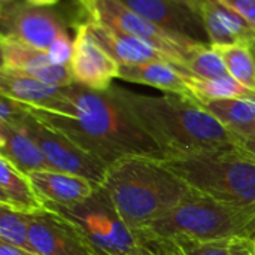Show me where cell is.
Returning a JSON list of instances; mask_svg holds the SVG:
<instances>
[{"label":"cell","instance_id":"cell-34","mask_svg":"<svg viewBox=\"0 0 255 255\" xmlns=\"http://www.w3.org/2000/svg\"><path fill=\"white\" fill-rule=\"evenodd\" d=\"M31 4H36V6H54L57 4L60 0H25Z\"/></svg>","mask_w":255,"mask_h":255},{"label":"cell","instance_id":"cell-15","mask_svg":"<svg viewBox=\"0 0 255 255\" xmlns=\"http://www.w3.org/2000/svg\"><path fill=\"white\" fill-rule=\"evenodd\" d=\"M28 178L45 205H75L88 199L97 184L66 172L43 169L28 173Z\"/></svg>","mask_w":255,"mask_h":255},{"label":"cell","instance_id":"cell-36","mask_svg":"<svg viewBox=\"0 0 255 255\" xmlns=\"http://www.w3.org/2000/svg\"><path fill=\"white\" fill-rule=\"evenodd\" d=\"M1 1H13V0H1Z\"/></svg>","mask_w":255,"mask_h":255},{"label":"cell","instance_id":"cell-27","mask_svg":"<svg viewBox=\"0 0 255 255\" xmlns=\"http://www.w3.org/2000/svg\"><path fill=\"white\" fill-rule=\"evenodd\" d=\"M136 236L139 239V245L128 255H181L178 247L172 241L146 238L139 235Z\"/></svg>","mask_w":255,"mask_h":255},{"label":"cell","instance_id":"cell-10","mask_svg":"<svg viewBox=\"0 0 255 255\" xmlns=\"http://www.w3.org/2000/svg\"><path fill=\"white\" fill-rule=\"evenodd\" d=\"M120 64L96 40L91 33L88 18L75 25L73 55L70 70L73 82L91 90L106 91L118 78Z\"/></svg>","mask_w":255,"mask_h":255},{"label":"cell","instance_id":"cell-12","mask_svg":"<svg viewBox=\"0 0 255 255\" xmlns=\"http://www.w3.org/2000/svg\"><path fill=\"white\" fill-rule=\"evenodd\" d=\"M128 9L160 27L190 37L200 43H209L200 10L181 0H120ZM211 45V43H209Z\"/></svg>","mask_w":255,"mask_h":255},{"label":"cell","instance_id":"cell-24","mask_svg":"<svg viewBox=\"0 0 255 255\" xmlns=\"http://www.w3.org/2000/svg\"><path fill=\"white\" fill-rule=\"evenodd\" d=\"M0 242L34 253L28 233V215L0 206Z\"/></svg>","mask_w":255,"mask_h":255},{"label":"cell","instance_id":"cell-4","mask_svg":"<svg viewBox=\"0 0 255 255\" xmlns=\"http://www.w3.org/2000/svg\"><path fill=\"white\" fill-rule=\"evenodd\" d=\"M139 236L155 239L187 238L194 241H241L255 239V205L226 203L196 190L164 218L137 232Z\"/></svg>","mask_w":255,"mask_h":255},{"label":"cell","instance_id":"cell-28","mask_svg":"<svg viewBox=\"0 0 255 255\" xmlns=\"http://www.w3.org/2000/svg\"><path fill=\"white\" fill-rule=\"evenodd\" d=\"M28 114V106L0 94V123L18 126Z\"/></svg>","mask_w":255,"mask_h":255},{"label":"cell","instance_id":"cell-11","mask_svg":"<svg viewBox=\"0 0 255 255\" xmlns=\"http://www.w3.org/2000/svg\"><path fill=\"white\" fill-rule=\"evenodd\" d=\"M28 233L37 255H94L79 232L51 209L28 215Z\"/></svg>","mask_w":255,"mask_h":255},{"label":"cell","instance_id":"cell-20","mask_svg":"<svg viewBox=\"0 0 255 255\" xmlns=\"http://www.w3.org/2000/svg\"><path fill=\"white\" fill-rule=\"evenodd\" d=\"M63 87L45 84L33 76L0 69V94L31 109H45L61 93Z\"/></svg>","mask_w":255,"mask_h":255},{"label":"cell","instance_id":"cell-16","mask_svg":"<svg viewBox=\"0 0 255 255\" xmlns=\"http://www.w3.org/2000/svg\"><path fill=\"white\" fill-rule=\"evenodd\" d=\"M88 24L93 36L100 43V46L114 58L118 64H140L149 61H169L166 55H163L155 48L149 46L143 40L115 30L109 25H105L91 16H88ZM173 64V63H172Z\"/></svg>","mask_w":255,"mask_h":255},{"label":"cell","instance_id":"cell-31","mask_svg":"<svg viewBox=\"0 0 255 255\" xmlns=\"http://www.w3.org/2000/svg\"><path fill=\"white\" fill-rule=\"evenodd\" d=\"M232 251L233 255H255L254 241H248V239L235 241L232 245Z\"/></svg>","mask_w":255,"mask_h":255},{"label":"cell","instance_id":"cell-3","mask_svg":"<svg viewBox=\"0 0 255 255\" xmlns=\"http://www.w3.org/2000/svg\"><path fill=\"white\" fill-rule=\"evenodd\" d=\"M102 185L134 233L169 215L191 190L163 160L139 155L108 166Z\"/></svg>","mask_w":255,"mask_h":255},{"label":"cell","instance_id":"cell-21","mask_svg":"<svg viewBox=\"0 0 255 255\" xmlns=\"http://www.w3.org/2000/svg\"><path fill=\"white\" fill-rule=\"evenodd\" d=\"M205 111L215 117L238 139L255 128V97L196 100Z\"/></svg>","mask_w":255,"mask_h":255},{"label":"cell","instance_id":"cell-30","mask_svg":"<svg viewBox=\"0 0 255 255\" xmlns=\"http://www.w3.org/2000/svg\"><path fill=\"white\" fill-rule=\"evenodd\" d=\"M223 4L239 13L255 30V0H220Z\"/></svg>","mask_w":255,"mask_h":255},{"label":"cell","instance_id":"cell-29","mask_svg":"<svg viewBox=\"0 0 255 255\" xmlns=\"http://www.w3.org/2000/svg\"><path fill=\"white\" fill-rule=\"evenodd\" d=\"M55 64L70 66L72 55H73V39L70 36L58 39L48 51H46Z\"/></svg>","mask_w":255,"mask_h":255},{"label":"cell","instance_id":"cell-26","mask_svg":"<svg viewBox=\"0 0 255 255\" xmlns=\"http://www.w3.org/2000/svg\"><path fill=\"white\" fill-rule=\"evenodd\" d=\"M172 242L181 250L184 255H233L232 245L235 241L203 242V241H194L187 238H178V239H172Z\"/></svg>","mask_w":255,"mask_h":255},{"label":"cell","instance_id":"cell-32","mask_svg":"<svg viewBox=\"0 0 255 255\" xmlns=\"http://www.w3.org/2000/svg\"><path fill=\"white\" fill-rule=\"evenodd\" d=\"M0 255H37L31 251H27L24 248L15 247V245H9L4 242H0Z\"/></svg>","mask_w":255,"mask_h":255},{"label":"cell","instance_id":"cell-17","mask_svg":"<svg viewBox=\"0 0 255 255\" xmlns=\"http://www.w3.org/2000/svg\"><path fill=\"white\" fill-rule=\"evenodd\" d=\"M118 78L127 82L148 85L164 93L191 97L185 79V72L169 61L120 64Z\"/></svg>","mask_w":255,"mask_h":255},{"label":"cell","instance_id":"cell-13","mask_svg":"<svg viewBox=\"0 0 255 255\" xmlns=\"http://www.w3.org/2000/svg\"><path fill=\"white\" fill-rule=\"evenodd\" d=\"M1 69L33 76L45 84L67 87L73 84L70 66L52 63L46 51L31 48L9 39H0Z\"/></svg>","mask_w":255,"mask_h":255},{"label":"cell","instance_id":"cell-8","mask_svg":"<svg viewBox=\"0 0 255 255\" xmlns=\"http://www.w3.org/2000/svg\"><path fill=\"white\" fill-rule=\"evenodd\" d=\"M0 39L48 51L58 39L70 36L64 16L51 6H36L25 0L1 1Z\"/></svg>","mask_w":255,"mask_h":255},{"label":"cell","instance_id":"cell-38","mask_svg":"<svg viewBox=\"0 0 255 255\" xmlns=\"http://www.w3.org/2000/svg\"><path fill=\"white\" fill-rule=\"evenodd\" d=\"M254 245H255V239H254Z\"/></svg>","mask_w":255,"mask_h":255},{"label":"cell","instance_id":"cell-22","mask_svg":"<svg viewBox=\"0 0 255 255\" xmlns=\"http://www.w3.org/2000/svg\"><path fill=\"white\" fill-rule=\"evenodd\" d=\"M187 85L191 97L196 100H223V99H244L255 97V91L242 85L235 78L223 76L217 79H203L197 76H187Z\"/></svg>","mask_w":255,"mask_h":255},{"label":"cell","instance_id":"cell-39","mask_svg":"<svg viewBox=\"0 0 255 255\" xmlns=\"http://www.w3.org/2000/svg\"><path fill=\"white\" fill-rule=\"evenodd\" d=\"M97 1H99V0H97Z\"/></svg>","mask_w":255,"mask_h":255},{"label":"cell","instance_id":"cell-14","mask_svg":"<svg viewBox=\"0 0 255 255\" xmlns=\"http://www.w3.org/2000/svg\"><path fill=\"white\" fill-rule=\"evenodd\" d=\"M200 15L209 43L214 46L253 45L255 42L254 28L220 0H202Z\"/></svg>","mask_w":255,"mask_h":255},{"label":"cell","instance_id":"cell-37","mask_svg":"<svg viewBox=\"0 0 255 255\" xmlns=\"http://www.w3.org/2000/svg\"><path fill=\"white\" fill-rule=\"evenodd\" d=\"M178 250H179V248H178ZM179 253H181V250H179ZM181 255H184V254H182V253H181Z\"/></svg>","mask_w":255,"mask_h":255},{"label":"cell","instance_id":"cell-18","mask_svg":"<svg viewBox=\"0 0 255 255\" xmlns=\"http://www.w3.org/2000/svg\"><path fill=\"white\" fill-rule=\"evenodd\" d=\"M0 206L10 211L34 215L43 212L45 203L37 196L27 173L18 170L0 157Z\"/></svg>","mask_w":255,"mask_h":255},{"label":"cell","instance_id":"cell-2","mask_svg":"<svg viewBox=\"0 0 255 255\" xmlns=\"http://www.w3.org/2000/svg\"><path fill=\"white\" fill-rule=\"evenodd\" d=\"M111 94L152 139L164 158L242 148L239 139L193 97L148 96L112 85Z\"/></svg>","mask_w":255,"mask_h":255},{"label":"cell","instance_id":"cell-6","mask_svg":"<svg viewBox=\"0 0 255 255\" xmlns=\"http://www.w3.org/2000/svg\"><path fill=\"white\" fill-rule=\"evenodd\" d=\"M67 220L94 255H128L139 245L136 233L124 223L106 188L100 184L84 202L75 205H45Z\"/></svg>","mask_w":255,"mask_h":255},{"label":"cell","instance_id":"cell-19","mask_svg":"<svg viewBox=\"0 0 255 255\" xmlns=\"http://www.w3.org/2000/svg\"><path fill=\"white\" fill-rule=\"evenodd\" d=\"M0 157L24 173L51 169L39 145L21 127L0 123Z\"/></svg>","mask_w":255,"mask_h":255},{"label":"cell","instance_id":"cell-7","mask_svg":"<svg viewBox=\"0 0 255 255\" xmlns=\"http://www.w3.org/2000/svg\"><path fill=\"white\" fill-rule=\"evenodd\" d=\"M90 16L105 25L143 40L145 43L166 55L175 66L182 69L187 76L188 73L185 67L188 61L203 46L209 45L196 42L190 37L163 28L158 24L128 9L120 0H99Z\"/></svg>","mask_w":255,"mask_h":255},{"label":"cell","instance_id":"cell-35","mask_svg":"<svg viewBox=\"0 0 255 255\" xmlns=\"http://www.w3.org/2000/svg\"><path fill=\"white\" fill-rule=\"evenodd\" d=\"M251 48H253V52H254V57H255V42L251 45Z\"/></svg>","mask_w":255,"mask_h":255},{"label":"cell","instance_id":"cell-9","mask_svg":"<svg viewBox=\"0 0 255 255\" xmlns=\"http://www.w3.org/2000/svg\"><path fill=\"white\" fill-rule=\"evenodd\" d=\"M15 127H21L39 145L51 169L82 176L97 185L103 184L108 166L91 157L63 133L36 118L30 108L27 117Z\"/></svg>","mask_w":255,"mask_h":255},{"label":"cell","instance_id":"cell-1","mask_svg":"<svg viewBox=\"0 0 255 255\" xmlns=\"http://www.w3.org/2000/svg\"><path fill=\"white\" fill-rule=\"evenodd\" d=\"M30 111L106 166L136 155L164 160L158 146L109 90H91L73 82L63 87L45 109Z\"/></svg>","mask_w":255,"mask_h":255},{"label":"cell","instance_id":"cell-25","mask_svg":"<svg viewBox=\"0 0 255 255\" xmlns=\"http://www.w3.org/2000/svg\"><path fill=\"white\" fill-rule=\"evenodd\" d=\"M188 76H197L203 79H217L223 76H229L227 67L220 51L212 46H203L187 64L185 67Z\"/></svg>","mask_w":255,"mask_h":255},{"label":"cell","instance_id":"cell-33","mask_svg":"<svg viewBox=\"0 0 255 255\" xmlns=\"http://www.w3.org/2000/svg\"><path fill=\"white\" fill-rule=\"evenodd\" d=\"M239 143H241V146H242L248 154H251L253 157H255V128L251 133L242 136V137L239 139Z\"/></svg>","mask_w":255,"mask_h":255},{"label":"cell","instance_id":"cell-23","mask_svg":"<svg viewBox=\"0 0 255 255\" xmlns=\"http://www.w3.org/2000/svg\"><path fill=\"white\" fill-rule=\"evenodd\" d=\"M215 48L220 51L229 75L255 91V57L251 45H223Z\"/></svg>","mask_w":255,"mask_h":255},{"label":"cell","instance_id":"cell-5","mask_svg":"<svg viewBox=\"0 0 255 255\" xmlns=\"http://www.w3.org/2000/svg\"><path fill=\"white\" fill-rule=\"evenodd\" d=\"M163 163L191 190L226 203L255 205V157L244 148L164 158Z\"/></svg>","mask_w":255,"mask_h":255}]
</instances>
